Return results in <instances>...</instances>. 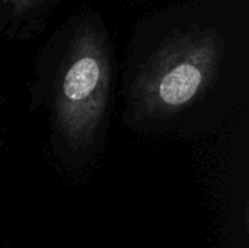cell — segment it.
Segmentation results:
<instances>
[{
  "label": "cell",
  "instance_id": "1",
  "mask_svg": "<svg viewBox=\"0 0 249 248\" xmlns=\"http://www.w3.org/2000/svg\"><path fill=\"white\" fill-rule=\"evenodd\" d=\"M112 91L107 31L85 16L71 29L41 105L48 113L54 153L66 164L89 159L102 142Z\"/></svg>",
  "mask_w": 249,
  "mask_h": 248
},
{
  "label": "cell",
  "instance_id": "2",
  "mask_svg": "<svg viewBox=\"0 0 249 248\" xmlns=\"http://www.w3.org/2000/svg\"><path fill=\"white\" fill-rule=\"evenodd\" d=\"M225 48L222 37L210 29H190L163 41L130 83V120L162 124L196 107L214 85Z\"/></svg>",
  "mask_w": 249,
  "mask_h": 248
},
{
  "label": "cell",
  "instance_id": "3",
  "mask_svg": "<svg viewBox=\"0 0 249 248\" xmlns=\"http://www.w3.org/2000/svg\"><path fill=\"white\" fill-rule=\"evenodd\" d=\"M63 0H0V38L26 39L41 34Z\"/></svg>",
  "mask_w": 249,
  "mask_h": 248
},
{
  "label": "cell",
  "instance_id": "4",
  "mask_svg": "<svg viewBox=\"0 0 249 248\" xmlns=\"http://www.w3.org/2000/svg\"><path fill=\"white\" fill-rule=\"evenodd\" d=\"M0 99H1V96H0ZM3 145V139H0V146Z\"/></svg>",
  "mask_w": 249,
  "mask_h": 248
}]
</instances>
